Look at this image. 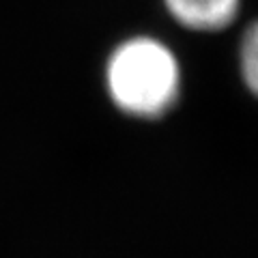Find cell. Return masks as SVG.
Wrapping results in <instances>:
<instances>
[{"label":"cell","mask_w":258,"mask_h":258,"mask_svg":"<svg viewBox=\"0 0 258 258\" xmlns=\"http://www.w3.org/2000/svg\"><path fill=\"white\" fill-rule=\"evenodd\" d=\"M103 86L114 108L134 118H159L174 108L183 88L176 50L155 32L120 37L103 60Z\"/></svg>","instance_id":"1"},{"label":"cell","mask_w":258,"mask_h":258,"mask_svg":"<svg viewBox=\"0 0 258 258\" xmlns=\"http://www.w3.org/2000/svg\"><path fill=\"white\" fill-rule=\"evenodd\" d=\"M170 24L198 37L224 35L239 26L245 0H159Z\"/></svg>","instance_id":"2"},{"label":"cell","mask_w":258,"mask_h":258,"mask_svg":"<svg viewBox=\"0 0 258 258\" xmlns=\"http://www.w3.org/2000/svg\"><path fill=\"white\" fill-rule=\"evenodd\" d=\"M237 69L243 86L258 99V18L245 22L239 28Z\"/></svg>","instance_id":"3"}]
</instances>
